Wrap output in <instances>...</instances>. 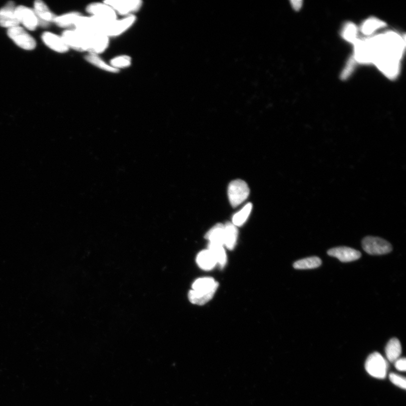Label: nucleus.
Here are the masks:
<instances>
[{
  "label": "nucleus",
  "instance_id": "1",
  "mask_svg": "<svg viewBox=\"0 0 406 406\" xmlns=\"http://www.w3.org/2000/svg\"><path fill=\"white\" fill-rule=\"evenodd\" d=\"M373 52L372 64L377 68L390 70L400 66L405 47V39L394 31L368 38Z\"/></svg>",
  "mask_w": 406,
  "mask_h": 406
},
{
  "label": "nucleus",
  "instance_id": "2",
  "mask_svg": "<svg viewBox=\"0 0 406 406\" xmlns=\"http://www.w3.org/2000/svg\"><path fill=\"white\" fill-rule=\"evenodd\" d=\"M82 32L84 35L87 52L89 53L98 55L108 48L110 38L106 35L96 33Z\"/></svg>",
  "mask_w": 406,
  "mask_h": 406
},
{
  "label": "nucleus",
  "instance_id": "3",
  "mask_svg": "<svg viewBox=\"0 0 406 406\" xmlns=\"http://www.w3.org/2000/svg\"><path fill=\"white\" fill-rule=\"evenodd\" d=\"M227 193L231 206L236 207L248 198L249 189L246 182L241 180H236L229 184Z\"/></svg>",
  "mask_w": 406,
  "mask_h": 406
},
{
  "label": "nucleus",
  "instance_id": "4",
  "mask_svg": "<svg viewBox=\"0 0 406 406\" xmlns=\"http://www.w3.org/2000/svg\"><path fill=\"white\" fill-rule=\"evenodd\" d=\"M387 363L378 352H374L366 360L365 368L370 375L377 378H384L386 376Z\"/></svg>",
  "mask_w": 406,
  "mask_h": 406
},
{
  "label": "nucleus",
  "instance_id": "5",
  "mask_svg": "<svg viewBox=\"0 0 406 406\" xmlns=\"http://www.w3.org/2000/svg\"><path fill=\"white\" fill-rule=\"evenodd\" d=\"M364 251L371 255H382L392 251L391 245L386 240L374 236H367L362 240Z\"/></svg>",
  "mask_w": 406,
  "mask_h": 406
},
{
  "label": "nucleus",
  "instance_id": "6",
  "mask_svg": "<svg viewBox=\"0 0 406 406\" xmlns=\"http://www.w3.org/2000/svg\"><path fill=\"white\" fill-rule=\"evenodd\" d=\"M8 35L18 46L25 50H33L37 46L35 40L19 26L8 29Z\"/></svg>",
  "mask_w": 406,
  "mask_h": 406
},
{
  "label": "nucleus",
  "instance_id": "7",
  "mask_svg": "<svg viewBox=\"0 0 406 406\" xmlns=\"http://www.w3.org/2000/svg\"><path fill=\"white\" fill-rule=\"evenodd\" d=\"M136 21L135 16L131 15L122 20L111 22L105 27L102 34L109 38L119 37L130 29L135 24Z\"/></svg>",
  "mask_w": 406,
  "mask_h": 406
},
{
  "label": "nucleus",
  "instance_id": "8",
  "mask_svg": "<svg viewBox=\"0 0 406 406\" xmlns=\"http://www.w3.org/2000/svg\"><path fill=\"white\" fill-rule=\"evenodd\" d=\"M104 3L112 8L117 14L127 17L133 15L142 6L140 0H107Z\"/></svg>",
  "mask_w": 406,
  "mask_h": 406
},
{
  "label": "nucleus",
  "instance_id": "9",
  "mask_svg": "<svg viewBox=\"0 0 406 406\" xmlns=\"http://www.w3.org/2000/svg\"><path fill=\"white\" fill-rule=\"evenodd\" d=\"M353 45L355 61L362 64H372L373 52L369 38H358Z\"/></svg>",
  "mask_w": 406,
  "mask_h": 406
},
{
  "label": "nucleus",
  "instance_id": "10",
  "mask_svg": "<svg viewBox=\"0 0 406 406\" xmlns=\"http://www.w3.org/2000/svg\"><path fill=\"white\" fill-rule=\"evenodd\" d=\"M91 16L106 21H114L117 20V14L113 9L103 3H94L89 4L86 9Z\"/></svg>",
  "mask_w": 406,
  "mask_h": 406
},
{
  "label": "nucleus",
  "instance_id": "11",
  "mask_svg": "<svg viewBox=\"0 0 406 406\" xmlns=\"http://www.w3.org/2000/svg\"><path fill=\"white\" fill-rule=\"evenodd\" d=\"M16 13L20 24L30 31L37 29L39 26V20L34 10L25 6H19L16 8Z\"/></svg>",
  "mask_w": 406,
  "mask_h": 406
},
{
  "label": "nucleus",
  "instance_id": "12",
  "mask_svg": "<svg viewBox=\"0 0 406 406\" xmlns=\"http://www.w3.org/2000/svg\"><path fill=\"white\" fill-rule=\"evenodd\" d=\"M62 37L69 48L79 52H87L83 33L77 30H68L62 34Z\"/></svg>",
  "mask_w": 406,
  "mask_h": 406
},
{
  "label": "nucleus",
  "instance_id": "13",
  "mask_svg": "<svg viewBox=\"0 0 406 406\" xmlns=\"http://www.w3.org/2000/svg\"><path fill=\"white\" fill-rule=\"evenodd\" d=\"M16 7L14 2H8L6 6L0 10V26L10 29L19 26L20 22L18 20Z\"/></svg>",
  "mask_w": 406,
  "mask_h": 406
},
{
  "label": "nucleus",
  "instance_id": "14",
  "mask_svg": "<svg viewBox=\"0 0 406 406\" xmlns=\"http://www.w3.org/2000/svg\"><path fill=\"white\" fill-rule=\"evenodd\" d=\"M328 255L337 258L342 262H349L357 260L361 256V253L356 250L347 247H338L330 249Z\"/></svg>",
  "mask_w": 406,
  "mask_h": 406
},
{
  "label": "nucleus",
  "instance_id": "15",
  "mask_svg": "<svg viewBox=\"0 0 406 406\" xmlns=\"http://www.w3.org/2000/svg\"><path fill=\"white\" fill-rule=\"evenodd\" d=\"M34 11L38 18L39 25L47 27L50 23L55 22L57 16L49 10L46 3L41 0L35 2Z\"/></svg>",
  "mask_w": 406,
  "mask_h": 406
},
{
  "label": "nucleus",
  "instance_id": "16",
  "mask_svg": "<svg viewBox=\"0 0 406 406\" xmlns=\"http://www.w3.org/2000/svg\"><path fill=\"white\" fill-rule=\"evenodd\" d=\"M42 38L44 43L49 48L58 53H64L70 49L63 38L56 34L46 32L42 35Z\"/></svg>",
  "mask_w": 406,
  "mask_h": 406
},
{
  "label": "nucleus",
  "instance_id": "17",
  "mask_svg": "<svg viewBox=\"0 0 406 406\" xmlns=\"http://www.w3.org/2000/svg\"><path fill=\"white\" fill-rule=\"evenodd\" d=\"M218 287V283L212 278H199L192 285L193 291L202 293H215Z\"/></svg>",
  "mask_w": 406,
  "mask_h": 406
},
{
  "label": "nucleus",
  "instance_id": "18",
  "mask_svg": "<svg viewBox=\"0 0 406 406\" xmlns=\"http://www.w3.org/2000/svg\"><path fill=\"white\" fill-rule=\"evenodd\" d=\"M238 231L233 223L227 222L224 225V246L233 250L237 242Z\"/></svg>",
  "mask_w": 406,
  "mask_h": 406
},
{
  "label": "nucleus",
  "instance_id": "19",
  "mask_svg": "<svg viewBox=\"0 0 406 406\" xmlns=\"http://www.w3.org/2000/svg\"><path fill=\"white\" fill-rule=\"evenodd\" d=\"M205 238L209 241V243L224 246V225L217 224L209 230L205 235Z\"/></svg>",
  "mask_w": 406,
  "mask_h": 406
},
{
  "label": "nucleus",
  "instance_id": "20",
  "mask_svg": "<svg viewBox=\"0 0 406 406\" xmlns=\"http://www.w3.org/2000/svg\"><path fill=\"white\" fill-rule=\"evenodd\" d=\"M196 262L201 269L206 271L212 270L217 265L215 257L208 249L204 250L198 254Z\"/></svg>",
  "mask_w": 406,
  "mask_h": 406
},
{
  "label": "nucleus",
  "instance_id": "21",
  "mask_svg": "<svg viewBox=\"0 0 406 406\" xmlns=\"http://www.w3.org/2000/svg\"><path fill=\"white\" fill-rule=\"evenodd\" d=\"M385 26V23L383 21L375 18H370L363 22L361 26L360 31L366 37H371L377 30L384 28Z\"/></svg>",
  "mask_w": 406,
  "mask_h": 406
},
{
  "label": "nucleus",
  "instance_id": "22",
  "mask_svg": "<svg viewBox=\"0 0 406 406\" xmlns=\"http://www.w3.org/2000/svg\"><path fill=\"white\" fill-rule=\"evenodd\" d=\"M401 352V347L398 339L391 338L388 342L385 347V353L388 360L394 362L399 358Z\"/></svg>",
  "mask_w": 406,
  "mask_h": 406
},
{
  "label": "nucleus",
  "instance_id": "23",
  "mask_svg": "<svg viewBox=\"0 0 406 406\" xmlns=\"http://www.w3.org/2000/svg\"><path fill=\"white\" fill-rule=\"evenodd\" d=\"M213 257H215L217 265L221 269L224 268L227 262V256L225 250L222 245L209 243L208 249Z\"/></svg>",
  "mask_w": 406,
  "mask_h": 406
},
{
  "label": "nucleus",
  "instance_id": "24",
  "mask_svg": "<svg viewBox=\"0 0 406 406\" xmlns=\"http://www.w3.org/2000/svg\"><path fill=\"white\" fill-rule=\"evenodd\" d=\"M85 59H86L89 64L95 66L98 69L107 71V72L111 73H118L119 72V70L113 68L110 65L106 63L98 55L89 53V54L85 57Z\"/></svg>",
  "mask_w": 406,
  "mask_h": 406
},
{
  "label": "nucleus",
  "instance_id": "25",
  "mask_svg": "<svg viewBox=\"0 0 406 406\" xmlns=\"http://www.w3.org/2000/svg\"><path fill=\"white\" fill-rule=\"evenodd\" d=\"M322 264V261L318 257H310L297 261L294 263V269L298 270L313 269L317 268Z\"/></svg>",
  "mask_w": 406,
  "mask_h": 406
},
{
  "label": "nucleus",
  "instance_id": "26",
  "mask_svg": "<svg viewBox=\"0 0 406 406\" xmlns=\"http://www.w3.org/2000/svg\"><path fill=\"white\" fill-rule=\"evenodd\" d=\"M82 15L78 12H72L59 17H57L55 23L62 28H70L75 25L79 18Z\"/></svg>",
  "mask_w": 406,
  "mask_h": 406
},
{
  "label": "nucleus",
  "instance_id": "27",
  "mask_svg": "<svg viewBox=\"0 0 406 406\" xmlns=\"http://www.w3.org/2000/svg\"><path fill=\"white\" fill-rule=\"evenodd\" d=\"M215 293V292L202 293L191 290L189 293V299L190 301L194 304L203 305L212 300Z\"/></svg>",
  "mask_w": 406,
  "mask_h": 406
},
{
  "label": "nucleus",
  "instance_id": "28",
  "mask_svg": "<svg viewBox=\"0 0 406 406\" xmlns=\"http://www.w3.org/2000/svg\"><path fill=\"white\" fill-rule=\"evenodd\" d=\"M252 204L248 203L238 213L235 214L233 217V224L235 226H240L243 225L247 220L250 214L252 211Z\"/></svg>",
  "mask_w": 406,
  "mask_h": 406
},
{
  "label": "nucleus",
  "instance_id": "29",
  "mask_svg": "<svg viewBox=\"0 0 406 406\" xmlns=\"http://www.w3.org/2000/svg\"><path fill=\"white\" fill-rule=\"evenodd\" d=\"M358 28L352 23H347L343 28L342 37L346 41L353 44L358 38Z\"/></svg>",
  "mask_w": 406,
  "mask_h": 406
},
{
  "label": "nucleus",
  "instance_id": "30",
  "mask_svg": "<svg viewBox=\"0 0 406 406\" xmlns=\"http://www.w3.org/2000/svg\"><path fill=\"white\" fill-rule=\"evenodd\" d=\"M132 64L131 57L127 55H122L114 58L110 61V65L113 68L119 70L120 69L129 68Z\"/></svg>",
  "mask_w": 406,
  "mask_h": 406
},
{
  "label": "nucleus",
  "instance_id": "31",
  "mask_svg": "<svg viewBox=\"0 0 406 406\" xmlns=\"http://www.w3.org/2000/svg\"><path fill=\"white\" fill-rule=\"evenodd\" d=\"M390 380L397 386L405 389L406 387V382L405 377L399 375L396 373H391L389 374Z\"/></svg>",
  "mask_w": 406,
  "mask_h": 406
},
{
  "label": "nucleus",
  "instance_id": "32",
  "mask_svg": "<svg viewBox=\"0 0 406 406\" xmlns=\"http://www.w3.org/2000/svg\"><path fill=\"white\" fill-rule=\"evenodd\" d=\"M406 360L405 358H398L395 361V367L400 371H405L406 369Z\"/></svg>",
  "mask_w": 406,
  "mask_h": 406
},
{
  "label": "nucleus",
  "instance_id": "33",
  "mask_svg": "<svg viewBox=\"0 0 406 406\" xmlns=\"http://www.w3.org/2000/svg\"><path fill=\"white\" fill-rule=\"evenodd\" d=\"M292 4V6L294 10H298L302 7V2L301 1H292L291 2Z\"/></svg>",
  "mask_w": 406,
  "mask_h": 406
}]
</instances>
